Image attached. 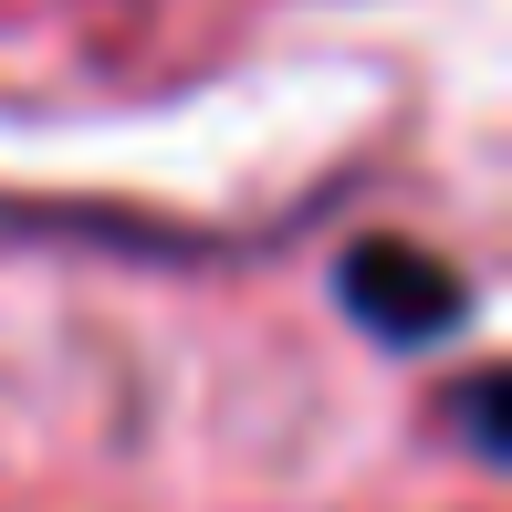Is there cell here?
Instances as JSON below:
<instances>
[{"label": "cell", "mask_w": 512, "mask_h": 512, "mask_svg": "<svg viewBox=\"0 0 512 512\" xmlns=\"http://www.w3.org/2000/svg\"><path fill=\"white\" fill-rule=\"evenodd\" d=\"M460 418H471V450L502 460V377H471V387H460Z\"/></svg>", "instance_id": "7a4b0ae2"}, {"label": "cell", "mask_w": 512, "mask_h": 512, "mask_svg": "<svg viewBox=\"0 0 512 512\" xmlns=\"http://www.w3.org/2000/svg\"><path fill=\"white\" fill-rule=\"evenodd\" d=\"M335 304L356 314L377 345L418 356V345H450L460 324H471V283H460L439 251L398 241V230H366V241L335 251Z\"/></svg>", "instance_id": "6da1fadb"}]
</instances>
